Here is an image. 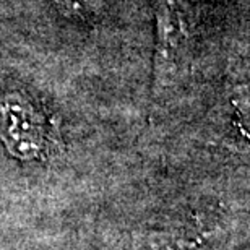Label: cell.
<instances>
[{"instance_id": "6da1fadb", "label": "cell", "mask_w": 250, "mask_h": 250, "mask_svg": "<svg viewBox=\"0 0 250 250\" xmlns=\"http://www.w3.org/2000/svg\"><path fill=\"white\" fill-rule=\"evenodd\" d=\"M190 41L192 23L181 0H161L156 8V44H154V78L166 84L184 65Z\"/></svg>"}, {"instance_id": "7a4b0ae2", "label": "cell", "mask_w": 250, "mask_h": 250, "mask_svg": "<svg viewBox=\"0 0 250 250\" xmlns=\"http://www.w3.org/2000/svg\"><path fill=\"white\" fill-rule=\"evenodd\" d=\"M0 140L15 158L29 161L46 148V128L38 109L26 96L7 93L0 98Z\"/></svg>"}, {"instance_id": "3957f363", "label": "cell", "mask_w": 250, "mask_h": 250, "mask_svg": "<svg viewBox=\"0 0 250 250\" xmlns=\"http://www.w3.org/2000/svg\"><path fill=\"white\" fill-rule=\"evenodd\" d=\"M63 17L77 21H91L103 12L104 0H51Z\"/></svg>"}]
</instances>
